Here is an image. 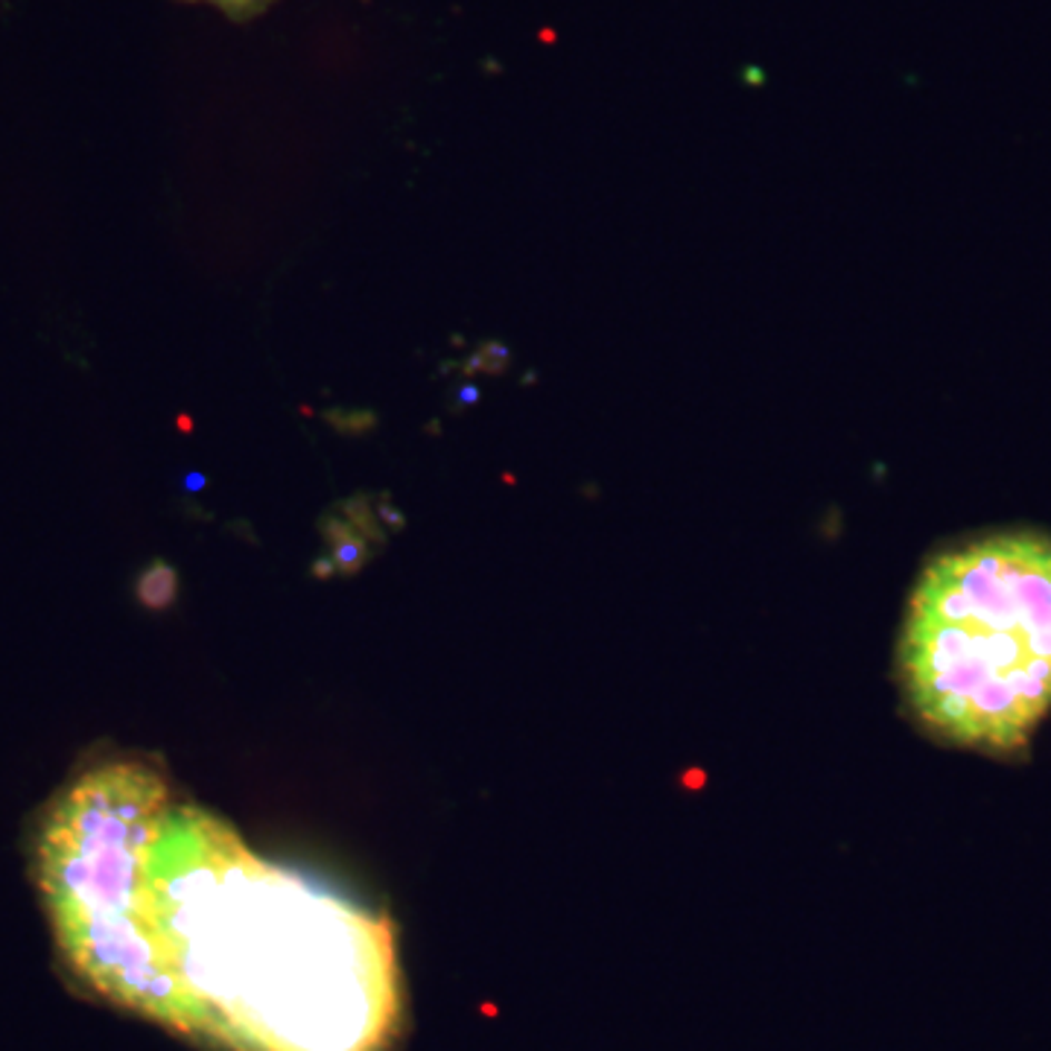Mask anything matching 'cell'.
Returning a JSON list of instances; mask_svg holds the SVG:
<instances>
[{
    "instance_id": "cell-3",
    "label": "cell",
    "mask_w": 1051,
    "mask_h": 1051,
    "mask_svg": "<svg viewBox=\"0 0 1051 1051\" xmlns=\"http://www.w3.org/2000/svg\"><path fill=\"white\" fill-rule=\"evenodd\" d=\"M173 804L158 768L94 762L47 800L32 836V876L70 975L135 1011L140 987L138 891L146 847Z\"/></svg>"
},
{
    "instance_id": "cell-1",
    "label": "cell",
    "mask_w": 1051,
    "mask_h": 1051,
    "mask_svg": "<svg viewBox=\"0 0 1051 1051\" xmlns=\"http://www.w3.org/2000/svg\"><path fill=\"white\" fill-rule=\"evenodd\" d=\"M135 1013L231 1051H383L398 1025L392 926L257 859L193 804L146 847Z\"/></svg>"
},
{
    "instance_id": "cell-2",
    "label": "cell",
    "mask_w": 1051,
    "mask_h": 1051,
    "mask_svg": "<svg viewBox=\"0 0 1051 1051\" xmlns=\"http://www.w3.org/2000/svg\"><path fill=\"white\" fill-rule=\"evenodd\" d=\"M897 681L937 742L1025 751L1051 713V537L990 532L928 561L899 629Z\"/></svg>"
},
{
    "instance_id": "cell-5",
    "label": "cell",
    "mask_w": 1051,
    "mask_h": 1051,
    "mask_svg": "<svg viewBox=\"0 0 1051 1051\" xmlns=\"http://www.w3.org/2000/svg\"><path fill=\"white\" fill-rule=\"evenodd\" d=\"M223 3H228L231 7V3H252V0H223Z\"/></svg>"
},
{
    "instance_id": "cell-4",
    "label": "cell",
    "mask_w": 1051,
    "mask_h": 1051,
    "mask_svg": "<svg viewBox=\"0 0 1051 1051\" xmlns=\"http://www.w3.org/2000/svg\"><path fill=\"white\" fill-rule=\"evenodd\" d=\"M138 593L140 605L153 607V611H164L176 602L178 596V576L176 570L169 567L167 561H155L138 576Z\"/></svg>"
}]
</instances>
